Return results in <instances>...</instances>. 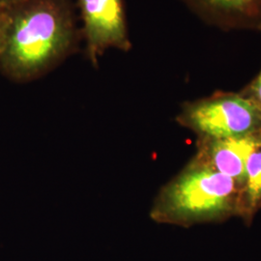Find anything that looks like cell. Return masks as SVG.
Wrapping results in <instances>:
<instances>
[{
    "mask_svg": "<svg viewBox=\"0 0 261 261\" xmlns=\"http://www.w3.org/2000/svg\"><path fill=\"white\" fill-rule=\"evenodd\" d=\"M207 25L261 32V0H179Z\"/></svg>",
    "mask_w": 261,
    "mask_h": 261,
    "instance_id": "5",
    "label": "cell"
},
{
    "mask_svg": "<svg viewBox=\"0 0 261 261\" xmlns=\"http://www.w3.org/2000/svg\"><path fill=\"white\" fill-rule=\"evenodd\" d=\"M261 209V144L248 159L239 196L238 218L248 226Z\"/></svg>",
    "mask_w": 261,
    "mask_h": 261,
    "instance_id": "7",
    "label": "cell"
},
{
    "mask_svg": "<svg viewBox=\"0 0 261 261\" xmlns=\"http://www.w3.org/2000/svg\"><path fill=\"white\" fill-rule=\"evenodd\" d=\"M82 40L73 0H25L9 10L0 72L18 84L36 81L76 53Z\"/></svg>",
    "mask_w": 261,
    "mask_h": 261,
    "instance_id": "1",
    "label": "cell"
},
{
    "mask_svg": "<svg viewBox=\"0 0 261 261\" xmlns=\"http://www.w3.org/2000/svg\"><path fill=\"white\" fill-rule=\"evenodd\" d=\"M77 8L85 55L95 68L110 48L130 51L133 44L124 0H77Z\"/></svg>",
    "mask_w": 261,
    "mask_h": 261,
    "instance_id": "4",
    "label": "cell"
},
{
    "mask_svg": "<svg viewBox=\"0 0 261 261\" xmlns=\"http://www.w3.org/2000/svg\"><path fill=\"white\" fill-rule=\"evenodd\" d=\"M8 23H9V10L0 5V54L4 47Z\"/></svg>",
    "mask_w": 261,
    "mask_h": 261,
    "instance_id": "9",
    "label": "cell"
},
{
    "mask_svg": "<svg viewBox=\"0 0 261 261\" xmlns=\"http://www.w3.org/2000/svg\"><path fill=\"white\" fill-rule=\"evenodd\" d=\"M240 188L233 180L193 158L159 191L150 210L158 224L190 227L238 217Z\"/></svg>",
    "mask_w": 261,
    "mask_h": 261,
    "instance_id": "2",
    "label": "cell"
},
{
    "mask_svg": "<svg viewBox=\"0 0 261 261\" xmlns=\"http://www.w3.org/2000/svg\"><path fill=\"white\" fill-rule=\"evenodd\" d=\"M261 33V32H260ZM261 112V69L252 81L239 91Z\"/></svg>",
    "mask_w": 261,
    "mask_h": 261,
    "instance_id": "8",
    "label": "cell"
},
{
    "mask_svg": "<svg viewBox=\"0 0 261 261\" xmlns=\"http://www.w3.org/2000/svg\"><path fill=\"white\" fill-rule=\"evenodd\" d=\"M23 1H25V0H0V5L5 7L6 9L10 10L18 6Z\"/></svg>",
    "mask_w": 261,
    "mask_h": 261,
    "instance_id": "10",
    "label": "cell"
},
{
    "mask_svg": "<svg viewBox=\"0 0 261 261\" xmlns=\"http://www.w3.org/2000/svg\"><path fill=\"white\" fill-rule=\"evenodd\" d=\"M261 144V133L226 139H197L194 158L231 178L241 189L248 159Z\"/></svg>",
    "mask_w": 261,
    "mask_h": 261,
    "instance_id": "6",
    "label": "cell"
},
{
    "mask_svg": "<svg viewBox=\"0 0 261 261\" xmlns=\"http://www.w3.org/2000/svg\"><path fill=\"white\" fill-rule=\"evenodd\" d=\"M175 121L197 139H226L261 133V112L244 95L216 91L181 105Z\"/></svg>",
    "mask_w": 261,
    "mask_h": 261,
    "instance_id": "3",
    "label": "cell"
}]
</instances>
